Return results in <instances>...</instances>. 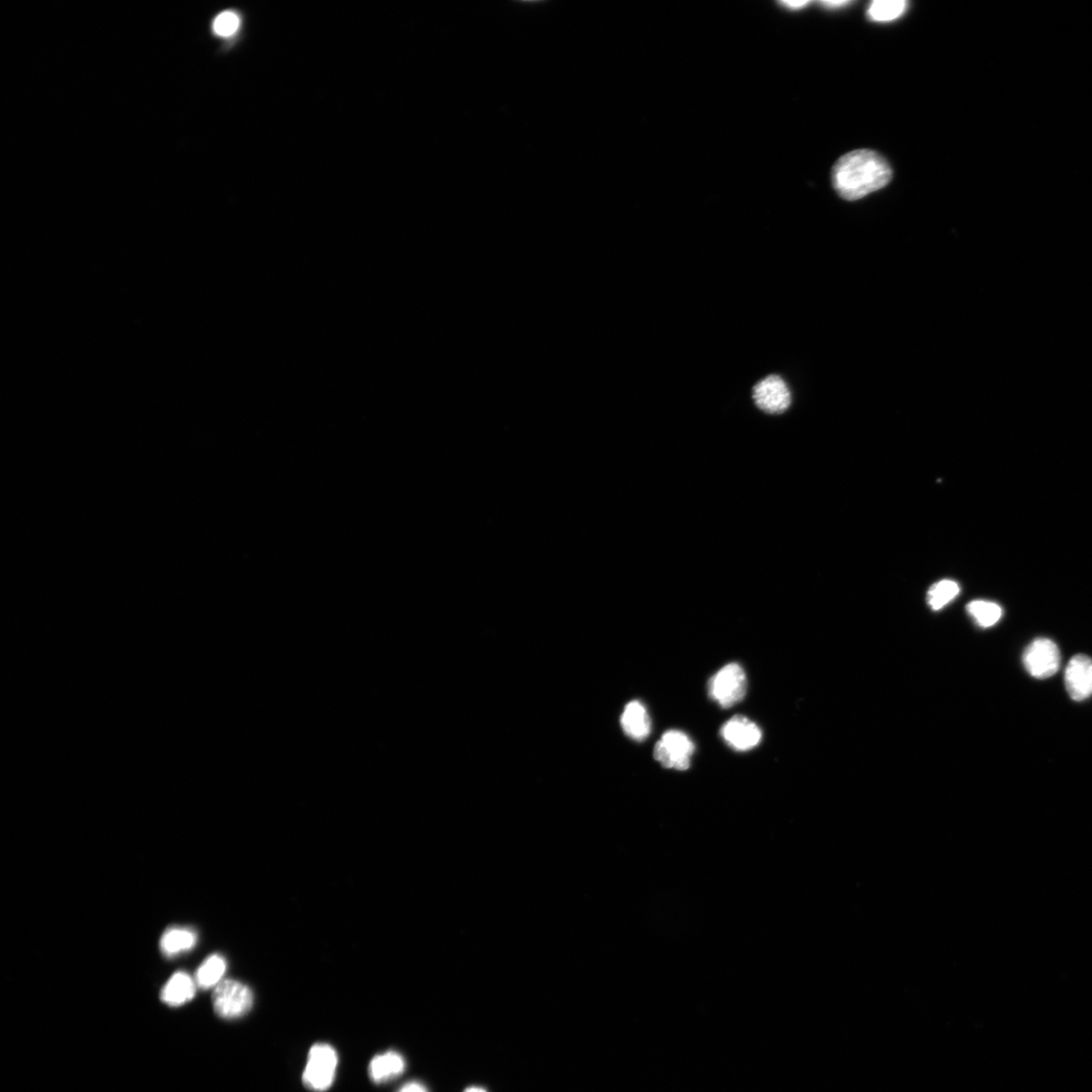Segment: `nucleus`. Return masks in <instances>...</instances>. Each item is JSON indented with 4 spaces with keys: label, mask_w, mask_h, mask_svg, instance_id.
Segmentation results:
<instances>
[{
    "label": "nucleus",
    "mask_w": 1092,
    "mask_h": 1092,
    "mask_svg": "<svg viewBox=\"0 0 1092 1092\" xmlns=\"http://www.w3.org/2000/svg\"><path fill=\"white\" fill-rule=\"evenodd\" d=\"M695 745L686 733L680 730H668L657 742L653 757L666 769L686 771L691 766Z\"/></svg>",
    "instance_id": "obj_5"
},
{
    "label": "nucleus",
    "mask_w": 1092,
    "mask_h": 1092,
    "mask_svg": "<svg viewBox=\"0 0 1092 1092\" xmlns=\"http://www.w3.org/2000/svg\"><path fill=\"white\" fill-rule=\"evenodd\" d=\"M748 680L743 667L737 663L724 666L712 676L708 683L709 698L724 709L742 702L747 695Z\"/></svg>",
    "instance_id": "obj_4"
},
{
    "label": "nucleus",
    "mask_w": 1092,
    "mask_h": 1092,
    "mask_svg": "<svg viewBox=\"0 0 1092 1092\" xmlns=\"http://www.w3.org/2000/svg\"><path fill=\"white\" fill-rule=\"evenodd\" d=\"M240 26L239 16L231 11L224 12L216 17L214 22V31L221 36H230L234 35Z\"/></svg>",
    "instance_id": "obj_18"
},
{
    "label": "nucleus",
    "mask_w": 1092,
    "mask_h": 1092,
    "mask_svg": "<svg viewBox=\"0 0 1092 1092\" xmlns=\"http://www.w3.org/2000/svg\"><path fill=\"white\" fill-rule=\"evenodd\" d=\"M397 1092H428L424 1084L418 1081H410L402 1085Z\"/></svg>",
    "instance_id": "obj_19"
},
{
    "label": "nucleus",
    "mask_w": 1092,
    "mask_h": 1092,
    "mask_svg": "<svg viewBox=\"0 0 1092 1092\" xmlns=\"http://www.w3.org/2000/svg\"><path fill=\"white\" fill-rule=\"evenodd\" d=\"M966 610L974 619L978 627L989 629L994 627L1003 617V609L994 602L976 600L970 602Z\"/></svg>",
    "instance_id": "obj_15"
},
{
    "label": "nucleus",
    "mask_w": 1092,
    "mask_h": 1092,
    "mask_svg": "<svg viewBox=\"0 0 1092 1092\" xmlns=\"http://www.w3.org/2000/svg\"><path fill=\"white\" fill-rule=\"evenodd\" d=\"M808 4H809L808 2H786V3H783L784 6L789 7L790 9L803 8V7L807 6Z\"/></svg>",
    "instance_id": "obj_21"
},
{
    "label": "nucleus",
    "mask_w": 1092,
    "mask_h": 1092,
    "mask_svg": "<svg viewBox=\"0 0 1092 1092\" xmlns=\"http://www.w3.org/2000/svg\"><path fill=\"white\" fill-rule=\"evenodd\" d=\"M196 932L186 928H171L164 932L160 939L161 952L167 957L191 951L197 944Z\"/></svg>",
    "instance_id": "obj_13"
},
{
    "label": "nucleus",
    "mask_w": 1092,
    "mask_h": 1092,
    "mask_svg": "<svg viewBox=\"0 0 1092 1092\" xmlns=\"http://www.w3.org/2000/svg\"><path fill=\"white\" fill-rule=\"evenodd\" d=\"M406 1061L399 1052L387 1051L375 1056L368 1064V1077L374 1084H384L401 1077Z\"/></svg>",
    "instance_id": "obj_10"
},
{
    "label": "nucleus",
    "mask_w": 1092,
    "mask_h": 1092,
    "mask_svg": "<svg viewBox=\"0 0 1092 1092\" xmlns=\"http://www.w3.org/2000/svg\"><path fill=\"white\" fill-rule=\"evenodd\" d=\"M227 970V962L223 956L215 954L206 958L196 973L197 985L202 989L217 987Z\"/></svg>",
    "instance_id": "obj_14"
},
{
    "label": "nucleus",
    "mask_w": 1092,
    "mask_h": 1092,
    "mask_svg": "<svg viewBox=\"0 0 1092 1092\" xmlns=\"http://www.w3.org/2000/svg\"><path fill=\"white\" fill-rule=\"evenodd\" d=\"M892 171L878 154L857 150L843 156L835 165L833 181L837 193L846 201H857L887 186Z\"/></svg>",
    "instance_id": "obj_1"
},
{
    "label": "nucleus",
    "mask_w": 1092,
    "mask_h": 1092,
    "mask_svg": "<svg viewBox=\"0 0 1092 1092\" xmlns=\"http://www.w3.org/2000/svg\"><path fill=\"white\" fill-rule=\"evenodd\" d=\"M1065 686L1070 698L1083 701L1092 696V658L1085 654L1073 656L1065 670Z\"/></svg>",
    "instance_id": "obj_8"
},
{
    "label": "nucleus",
    "mask_w": 1092,
    "mask_h": 1092,
    "mask_svg": "<svg viewBox=\"0 0 1092 1092\" xmlns=\"http://www.w3.org/2000/svg\"><path fill=\"white\" fill-rule=\"evenodd\" d=\"M907 6L902 0H876L869 7L868 14L875 22H890L903 14Z\"/></svg>",
    "instance_id": "obj_17"
},
{
    "label": "nucleus",
    "mask_w": 1092,
    "mask_h": 1092,
    "mask_svg": "<svg viewBox=\"0 0 1092 1092\" xmlns=\"http://www.w3.org/2000/svg\"><path fill=\"white\" fill-rule=\"evenodd\" d=\"M752 398L759 409L769 414H781L791 405L790 390L775 374L767 376L755 386Z\"/></svg>",
    "instance_id": "obj_7"
},
{
    "label": "nucleus",
    "mask_w": 1092,
    "mask_h": 1092,
    "mask_svg": "<svg viewBox=\"0 0 1092 1092\" xmlns=\"http://www.w3.org/2000/svg\"><path fill=\"white\" fill-rule=\"evenodd\" d=\"M1023 664L1035 679H1048L1056 675L1061 664L1060 651L1053 640L1037 638L1024 652Z\"/></svg>",
    "instance_id": "obj_6"
},
{
    "label": "nucleus",
    "mask_w": 1092,
    "mask_h": 1092,
    "mask_svg": "<svg viewBox=\"0 0 1092 1092\" xmlns=\"http://www.w3.org/2000/svg\"><path fill=\"white\" fill-rule=\"evenodd\" d=\"M197 983L194 979L185 972H177L164 985L161 991V1000L164 1004L171 1007H179L188 1002L193 1001L196 991Z\"/></svg>",
    "instance_id": "obj_12"
},
{
    "label": "nucleus",
    "mask_w": 1092,
    "mask_h": 1092,
    "mask_svg": "<svg viewBox=\"0 0 1092 1092\" xmlns=\"http://www.w3.org/2000/svg\"><path fill=\"white\" fill-rule=\"evenodd\" d=\"M621 726L627 736L636 742L646 741L652 731L650 715L642 702H629L621 715Z\"/></svg>",
    "instance_id": "obj_11"
},
{
    "label": "nucleus",
    "mask_w": 1092,
    "mask_h": 1092,
    "mask_svg": "<svg viewBox=\"0 0 1092 1092\" xmlns=\"http://www.w3.org/2000/svg\"><path fill=\"white\" fill-rule=\"evenodd\" d=\"M338 1063V1054L333 1046L327 1043L313 1045L303 1072V1084L314 1092L327 1091L335 1081Z\"/></svg>",
    "instance_id": "obj_2"
},
{
    "label": "nucleus",
    "mask_w": 1092,
    "mask_h": 1092,
    "mask_svg": "<svg viewBox=\"0 0 1092 1092\" xmlns=\"http://www.w3.org/2000/svg\"><path fill=\"white\" fill-rule=\"evenodd\" d=\"M849 4L850 3L845 2V0H842V2H837V0H836V2H833V0H831V2H822L821 3V5H823L827 9H837L839 7L848 6Z\"/></svg>",
    "instance_id": "obj_20"
},
{
    "label": "nucleus",
    "mask_w": 1092,
    "mask_h": 1092,
    "mask_svg": "<svg viewBox=\"0 0 1092 1092\" xmlns=\"http://www.w3.org/2000/svg\"><path fill=\"white\" fill-rule=\"evenodd\" d=\"M721 734L724 742L738 751L750 750L762 740L761 728L743 715L730 719L722 727Z\"/></svg>",
    "instance_id": "obj_9"
},
{
    "label": "nucleus",
    "mask_w": 1092,
    "mask_h": 1092,
    "mask_svg": "<svg viewBox=\"0 0 1092 1092\" xmlns=\"http://www.w3.org/2000/svg\"><path fill=\"white\" fill-rule=\"evenodd\" d=\"M464 1092H487V1090L482 1087L472 1086L465 1089Z\"/></svg>",
    "instance_id": "obj_22"
},
{
    "label": "nucleus",
    "mask_w": 1092,
    "mask_h": 1092,
    "mask_svg": "<svg viewBox=\"0 0 1092 1092\" xmlns=\"http://www.w3.org/2000/svg\"><path fill=\"white\" fill-rule=\"evenodd\" d=\"M958 582L952 580H941L930 588L927 595L929 606L938 611L947 606L959 595Z\"/></svg>",
    "instance_id": "obj_16"
},
{
    "label": "nucleus",
    "mask_w": 1092,
    "mask_h": 1092,
    "mask_svg": "<svg viewBox=\"0 0 1092 1092\" xmlns=\"http://www.w3.org/2000/svg\"><path fill=\"white\" fill-rule=\"evenodd\" d=\"M212 1001L219 1018L237 1020L251 1010L254 995L247 985L233 979H226L214 988Z\"/></svg>",
    "instance_id": "obj_3"
}]
</instances>
